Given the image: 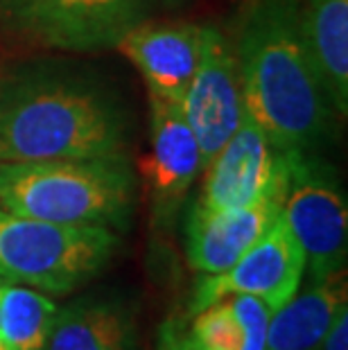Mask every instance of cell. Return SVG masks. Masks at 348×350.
I'll use <instances>...</instances> for the list:
<instances>
[{
    "label": "cell",
    "mask_w": 348,
    "mask_h": 350,
    "mask_svg": "<svg viewBox=\"0 0 348 350\" xmlns=\"http://www.w3.org/2000/svg\"><path fill=\"white\" fill-rule=\"evenodd\" d=\"M301 0H244L231 43L244 111L280 152H317L335 124L303 46Z\"/></svg>",
    "instance_id": "6da1fadb"
},
{
    "label": "cell",
    "mask_w": 348,
    "mask_h": 350,
    "mask_svg": "<svg viewBox=\"0 0 348 350\" xmlns=\"http://www.w3.org/2000/svg\"><path fill=\"white\" fill-rule=\"evenodd\" d=\"M124 111L84 81L27 75L0 86V163L124 156Z\"/></svg>",
    "instance_id": "7a4b0ae2"
},
{
    "label": "cell",
    "mask_w": 348,
    "mask_h": 350,
    "mask_svg": "<svg viewBox=\"0 0 348 350\" xmlns=\"http://www.w3.org/2000/svg\"><path fill=\"white\" fill-rule=\"evenodd\" d=\"M136 178L124 156L0 163V208L70 226L129 224Z\"/></svg>",
    "instance_id": "3957f363"
},
{
    "label": "cell",
    "mask_w": 348,
    "mask_h": 350,
    "mask_svg": "<svg viewBox=\"0 0 348 350\" xmlns=\"http://www.w3.org/2000/svg\"><path fill=\"white\" fill-rule=\"evenodd\" d=\"M120 247L118 230L70 226L0 208V278L66 296L105 271Z\"/></svg>",
    "instance_id": "277c9868"
},
{
    "label": "cell",
    "mask_w": 348,
    "mask_h": 350,
    "mask_svg": "<svg viewBox=\"0 0 348 350\" xmlns=\"http://www.w3.org/2000/svg\"><path fill=\"white\" fill-rule=\"evenodd\" d=\"M280 215L306 256L308 280L344 271L348 253L346 197L335 172L314 152H287Z\"/></svg>",
    "instance_id": "5b68a950"
},
{
    "label": "cell",
    "mask_w": 348,
    "mask_h": 350,
    "mask_svg": "<svg viewBox=\"0 0 348 350\" xmlns=\"http://www.w3.org/2000/svg\"><path fill=\"white\" fill-rule=\"evenodd\" d=\"M145 0H0V18L46 48H116L143 21Z\"/></svg>",
    "instance_id": "8992f818"
},
{
    "label": "cell",
    "mask_w": 348,
    "mask_h": 350,
    "mask_svg": "<svg viewBox=\"0 0 348 350\" xmlns=\"http://www.w3.org/2000/svg\"><path fill=\"white\" fill-rule=\"evenodd\" d=\"M287 178V152H280L249 116L240 129L204 167V185L197 204L204 211H231L283 201Z\"/></svg>",
    "instance_id": "52a82bcc"
},
{
    "label": "cell",
    "mask_w": 348,
    "mask_h": 350,
    "mask_svg": "<svg viewBox=\"0 0 348 350\" xmlns=\"http://www.w3.org/2000/svg\"><path fill=\"white\" fill-rule=\"evenodd\" d=\"M179 107L195 133L206 167L247 116L231 36L217 25H204L202 59Z\"/></svg>",
    "instance_id": "ba28073f"
},
{
    "label": "cell",
    "mask_w": 348,
    "mask_h": 350,
    "mask_svg": "<svg viewBox=\"0 0 348 350\" xmlns=\"http://www.w3.org/2000/svg\"><path fill=\"white\" fill-rule=\"evenodd\" d=\"M306 278V256L287 228L283 215L231 269L202 275L190 299V317L206 305L233 294H249L278 310Z\"/></svg>",
    "instance_id": "9c48e42d"
},
{
    "label": "cell",
    "mask_w": 348,
    "mask_h": 350,
    "mask_svg": "<svg viewBox=\"0 0 348 350\" xmlns=\"http://www.w3.org/2000/svg\"><path fill=\"white\" fill-rule=\"evenodd\" d=\"M150 152L140 163V172L152 204V224L163 228L172 224L204 172V163L179 104L150 95Z\"/></svg>",
    "instance_id": "30bf717a"
},
{
    "label": "cell",
    "mask_w": 348,
    "mask_h": 350,
    "mask_svg": "<svg viewBox=\"0 0 348 350\" xmlns=\"http://www.w3.org/2000/svg\"><path fill=\"white\" fill-rule=\"evenodd\" d=\"M204 25L143 23L118 41V50L143 75L150 95L181 104L202 59Z\"/></svg>",
    "instance_id": "8fae6325"
},
{
    "label": "cell",
    "mask_w": 348,
    "mask_h": 350,
    "mask_svg": "<svg viewBox=\"0 0 348 350\" xmlns=\"http://www.w3.org/2000/svg\"><path fill=\"white\" fill-rule=\"evenodd\" d=\"M280 206V199H265L260 204L231 211H204L192 206L186 221V258L190 269L202 275L231 269L276 224Z\"/></svg>",
    "instance_id": "7c38bea8"
},
{
    "label": "cell",
    "mask_w": 348,
    "mask_h": 350,
    "mask_svg": "<svg viewBox=\"0 0 348 350\" xmlns=\"http://www.w3.org/2000/svg\"><path fill=\"white\" fill-rule=\"evenodd\" d=\"M43 350H138L131 305L116 296H84L59 308Z\"/></svg>",
    "instance_id": "4fadbf2b"
},
{
    "label": "cell",
    "mask_w": 348,
    "mask_h": 350,
    "mask_svg": "<svg viewBox=\"0 0 348 350\" xmlns=\"http://www.w3.org/2000/svg\"><path fill=\"white\" fill-rule=\"evenodd\" d=\"M346 271L308 280L271 312L265 350H319L321 339L348 299Z\"/></svg>",
    "instance_id": "5bb4252c"
},
{
    "label": "cell",
    "mask_w": 348,
    "mask_h": 350,
    "mask_svg": "<svg viewBox=\"0 0 348 350\" xmlns=\"http://www.w3.org/2000/svg\"><path fill=\"white\" fill-rule=\"evenodd\" d=\"M303 46L337 118L348 113V0H301Z\"/></svg>",
    "instance_id": "9a60e30c"
},
{
    "label": "cell",
    "mask_w": 348,
    "mask_h": 350,
    "mask_svg": "<svg viewBox=\"0 0 348 350\" xmlns=\"http://www.w3.org/2000/svg\"><path fill=\"white\" fill-rule=\"evenodd\" d=\"M59 305L48 294L3 280L0 289V339L12 350H43Z\"/></svg>",
    "instance_id": "2e32d148"
},
{
    "label": "cell",
    "mask_w": 348,
    "mask_h": 350,
    "mask_svg": "<svg viewBox=\"0 0 348 350\" xmlns=\"http://www.w3.org/2000/svg\"><path fill=\"white\" fill-rule=\"evenodd\" d=\"M186 332L197 350H240L242 346L240 323L228 299H219L195 312Z\"/></svg>",
    "instance_id": "e0dca14e"
},
{
    "label": "cell",
    "mask_w": 348,
    "mask_h": 350,
    "mask_svg": "<svg viewBox=\"0 0 348 350\" xmlns=\"http://www.w3.org/2000/svg\"><path fill=\"white\" fill-rule=\"evenodd\" d=\"M226 299L231 303V308L240 323V332H242L240 350H265L269 319L273 310L267 303H263L260 299L249 296V294H233V296H226Z\"/></svg>",
    "instance_id": "ac0fdd59"
},
{
    "label": "cell",
    "mask_w": 348,
    "mask_h": 350,
    "mask_svg": "<svg viewBox=\"0 0 348 350\" xmlns=\"http://www.w3.org/2000/svg\"><path fill=\"white\" fill-rule=\"evenodd\" d=\"M157 350H197L190 341L186 327L179 321H165L157 337Z\"/></svg>",
    "instance_id": "d6986e66"
},
{
    "label": "cell",
    "mask_w": 348,
    "mask_h": 350,
    "mask_svg": "<svg viewBox=\"0 0 348 350\" xmlns=\"http://www.w3.org/2000/svg\"><path fill=\"white\" fill-rule=\"evenodd\" d=\"M319 350H348V305L339 310L335 321L330 323Z\"/></svg>",
    "instance_id": "ffe728a7"
},
{
    "label": "cell",
    "mask_w": 348,
    "mask_h": 350,
    "mask_svg": "<svg viewBox=\"0 0 348 350\" xmlns=\"http://www.w3.org/2000/svg\"><path fill=\"white\" fill-rule=\"evenodd\" d=\"M0 350H12V348H10V346H7V344H5V341H3V339H0Z\"/></svg>",
    "instance_id": "44dd1931"
},
{
    "label": "cell",
    "mask_w": 348,
    "mask_h": 350,
    "mask_svg": "<svg viewBox=\"0 0 348 350\" xmlns=\"http://www.w3.org/2000/svg\"><path fill=\"white\" fill-rule=\"evenodd\" d=\"M0 289H3V278H0Z\"/></svg>",
    "instance_id": "7402d4cb"
}]
</instances>
